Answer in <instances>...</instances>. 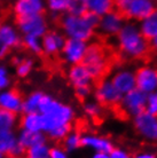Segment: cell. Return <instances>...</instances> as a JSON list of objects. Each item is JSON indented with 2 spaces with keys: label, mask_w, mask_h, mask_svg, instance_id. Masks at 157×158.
<instances>
[{
  "label": "cell",
  "mask_w": 157,
  "mask_h": 158,
  "mask_svg": "<svg viewBox=\"0 0 157 158\" xmlns=\"http://www.w3.org/2000/svg\"><path fill=\"white\" fill-rule=\"evenodd\" d=\"M82 64L90 72L93 80H100L101 78H103L109 67V61H108V56L104 48L100 46L99 44L88 45Z\"/></svg>",
  "instance_id": "obj_4"
},
{
  "label": "cell",
  "mask_w": 157,
  "mask_h": 158,
  "mask_svg": "<svg viewBox=\"0 0 157 158\" xmlns=\"http://www.w3.org/2000/svg\"><path fill=\"white\" fill-rule=\"evenodd\" d=\"M22 35L11 23H1L0 25V46L9 49L22 46Z\"/></svg>",
  "instance_id": "obj_19"
},
{
  "label": "cell",
  "mask_w": 157,
  "mask_h": 158,
  "mask_svg": "<svg viewBox=\"0 0 157 158\" xmlns=\"http://www.w3.org/2000/svg\"><path fill=\"white\" fill-rule=\"evenodd\" d=\"M44 116L40 112L23 114L20 119L21 130L30 132H43L44 133Z\"/></svg>",
  "instance_id": "obj_22"
},
{
  "label": "cell",
  "mask_w": 157,
  "mask_h": 158,
  "mask_svg": "<svg viewBox=\"0 0 157 158\" xmlns=\"http://www.w3.org/2000/svg\"><path fill=\"white\" fill-rule=\"evenodd\" d=\"M6 158H24V157H15V156H7Z\"/></svg>",
  "instance_id": "obj_45"
},
{
  "label": "cell",
  "mask_w": 157,
  "mask_h": 158,
  "mask_svg": "<svg viewBox=\"0 0 157 158\" xmlns=\"http://www.w3.org/2000/svg\"><path fill=\"white\" fill-rule=\"evenodd\" d=\"M22 46L35 55L43 54L41 38H38V37L35 36H23L22 37Z\"/></svg>",
  "instance_id": "obj_31"
},
{
  "label": "cell",
  "mask_w": 157,
  "mask_h": 158,
  "mask_svg": "<svg viewBox=\"0 0 157 158\" xmlns=\"http://www.w3.org/2000/svg\"><path fill=\"white\" fill-rule=\"evenodd\" d=\"M35 67V61L30 57H23L20 63L15 65L16 76L20 78H27L33 70Z\"/></svg>",
  "instance_id": "obj_32"
},
{
  "label": "cell",
  "mask_w": 157,
  "mask_h": 158,
  "mask_svg": "<svg viewBox=\"0 0 157 158\" xmlns=\"http://www.w3.org/2000/svg\"><path fill=\"white\" fill-rule=\"evenodd\" d=\"M116 37L118 48L126 59H142L150 49L149 41L142 36L138 24L133 21L125 22Z\"/></svg>",
  "instance_id": "obj_2"
},
{
  "label": "cell",
  "mask_w": 157,
  "mask_h": 158,
  "mask_svg": "<svg viewBox=\"0 0 157 158\" xmlns=\"http://www.w3.org/2000/svg\"><path fill=\"white\" fill-rule=\"evenodd\" d=\"M153 1H156V2H157V0H153Z\"/></svg>",
  "instance_id": "obj_49"
},
{
  "label": "cell",
  "mask_w": 157,
  "mask_h": 158,
  "mask_svg": "<svg viewBox=\"0 0 157 158\" xmlns=\"http://www.w3.org/2000/svg\"><path fill=\"white\" fill-rule=\"evenodd\" d=\"M0 158H6V156H5V155H2L1 152H0Z\"/></svg>",
  "instance_id": "obj_46"
},
{
  "label": "cell",
  "mask_w": 157,
  "mask_h": 158,
  "mask_svg": "<svg viewBox=\"0 0 157 158\" xmlns=\"http://www.w3.org/2000/svg\"><path fill=\"white\" fill-rule=\"evenodd\" d=\"M82 147L90 149L93 152H107L109 154L114 149V142L108 136L95 133L82 134Z\"/></svg>",
  "instance_id": "obj_14"
},
{
  "label": "cell",
  "mask_w": 157,
  "mask_h": 158,
  "mask_svg": "<svg viewBox=\"0 0 157 158\" xmlns=\"http://www.w3.org/2000/svg\"><path fill=\"white\" fill-rule=\"evenodd\" d=\"M86 12L85 0H68L67 13L72 15H84Z\"/></svg>",
  "instance_id": "obj_34"
},
{
  "label": "cell",
  "mask_w": 157,
  "mask_h": 158,
  "mask_svg": "<svg viewBox=\"0 0 157 158\" xmlns=\"http://www.w3.org/2000/svg\"><path fill=\"white\" fill-rule=\"evenodd\" d=\"M23 96L17 89L7 88L0 91V108L19 115L22 112Z\"/></svg>",
  "instance_id": "obj_18"
},
{
  "label": "cell",
  "mask_w": 157,
  "mask_h": 158,
  "mask_svg": "<svg viewBox=\"0 0 157 158\" xmlns=\"http://www.w3.org/2000/svg\"><path fill=\"white\" fill-rule=\"evenodd\" d=\"M60 25L66 38L90 41L96 29L87 21L85 15H72L66 13L60 17Z\"/></svg>",
  "instance_id": "obj_3"
},
{
  "label": "cell",
  "mask_w": 157,
  "mask_h": 158,
  "mask_svg": "<svg viewBox=\"0 0 157 158\" xmlns=\"http://www.w3.org/2000/svg\"><path fill=\"white\" fill-rule=\"evenodd\" d=\"M84 114L91 119H99L103 115V107L96 100H85L83 104Z\"/></svg>",
  "instance_id": "obj_27"
},
{
  "label": "cell",
  "mask_w": 157,
  "mask_h": 158,
  "mask_svg": "<svg viewBox=\"0 0 157 158\" xmlns=\"http://www.w3.org/2000/svg\"><path fill=\"white\" fill-rule=\"evenodd\" d=\"M94 100H96L102 107L114 108L119 106L123 94L115 87L110 78H101L94 88Z\"/></svg>",
  "instance_id": "obj_5"
},
{
  "label": "cell",
  "mask_w": 157,
  "mask_h": 158,
  "mask_svg": "<svg viewBox=\"0 0 157 158\" xmlns=\"http://www.w3.org/2000/svg\"><path fill=\"white\" fill-rule=\"evenodd\" d=\"M93 93V88L92 86H82L75 88V94L77 96V99L85 101V100L90 99L91 94Z\"/></svg>",
  "instance_id": "obj_38"
},
{
  "label": "cell",
  "mask_w": 157,
  "mask_h": 158,
  "mask_svg": "<svg viewBox=\"0 0 157 158\" xmlns=\"http://www.w3.org/2000/svg\"><path fill=\"white\" fill-rule=\"evenodd\" d=\"M46 8L51 12L53 19L60 20L61 15L66 14L68 9V0H45Z\"/></svg>",
  "instance_id": "obj_29"
},
{
  "label": "cell",
  "mask_w": 157,
  "mask_h": 158,
  "mask_svg": "<svg viewBox=\"0 0 157 158\" xmlns=\"http://www.w3.org/2000/svg\"><path fill=\"white\" fill-rule=\"evenodd\" d=\"M0 25H1V20H0Z\"/></svg>",
  "instance_id": "obj_48"
},
{
  "label": "cell",
  "mask_w": 157,
  "mask_h": 158,
  "mask_svg": "<svg viewBox=\"0 0 157 158\" xmlns=\"http://www.w3.org/2000/svg\"><path fill=\"white\" fill-rule=\"evenodd\" d=\"M86 10L93 13L95 15L100 16L104 15L107 13L115 9L114 0H85Z\"/></svg>",
  "instance_id": "obj_24"
},
{
  "label": "cell",
  "mask_w": 157,
  "mask_h": 158,
  "mask_svg": "<svg viewBox=\"0 0 157 158\" xmlns=\"http://www.w3.org/2000/svg\"><path fill=\"white\" fill-rule=\"evenodd\" d=\"M149 47H150V49L157 52V36H155L153 39L149 40Z\"/></svg>",
  "instance_id": "obj_44"
},
{
  "label": "cell",
  "mask_w": 157,
  "mask_h": 158,
  "mask_svg": "<svg viewBox=\"0 0 157 158\" xmlns=\"http://www.w3.org/2000/svg\"><path fill=\"white\" fill-rule=\"evenodd\" d=\"M66 39L67 38L62 32L56 31V30H48L41 37L43 54H45L46 56L59 55L64 46Z\"/></svg>",
  "instance_id": "obj_15"
},
{
  "label": "cell",
  "mask_w": 157,
  "mask_h": 158,
  "mask_svg": "<svg viewBox=\"0 0 157 158\" xmlns=\"http://www.w3.org/2000/svg\"><path fill=\"white\" fill-rule=\"evenodd\" d=\"M0 1H1V2H2V1H7V0H0Z\"/></svg>",
  "instance_id": "obj_47"
},
{
  "label": "cell",
  "mask_w": 157,
  "mask_h": 158,
  "mask_svg": "<svg viewBox=\"0 0 157 158\" xmlns=\"http://www.w3.org/2000/svg\"><path fill=\"white\" fill-rule=\"evenodd\" d=\"M109 156L110 158H133V156L127 150L123 148H116V147H114V149L109 152Z\"/></svg>",
  "instance_id": "obj_39"
},
{
  "label": "cell",
  "mask_w": 157,
  "mask_h": 158,
  "mask_svg": "<svg viewBox=\"0 0 157 158\" xmlns=\"http://www.w3.org/2000/svg\"><path fill=\"white\" fill-rule=\"evenodd\" d=\"M0 152L7 156L23 157L25 149L17 142V135L14 131H0Z\"/></svg>",
  "instance_id": "obj_17"
},
{
  "label": "cell",
  "mask_w": 157,
  "mask_h": 158,
  "mask_svg": "<svg viewBox=\"0 0 157 158\" xmlns=\"http://www.w3.org/2000/svg\"><path fill=\"white\" fill-rule=\"evenodd\" d=\"M17 125V115L0 108V131H14Z\"/></svg>",
  "instance_id": "obj_28"
},
{
  "label": "cell",
  "mask_w": 157,
  "mask_h": 158,
  "mask_svg": "<svg viewBox=\"0 0 157 158\" xmlns=\"http://www.w3.org/2000/svg\"><path fill=\"white\" fill-rule=\"evenodd\" d=\"M114 1H115V7L117 8L116 10H118V12L122 14L125 10L126 6L129 5V2H130L131 0H114Z\"/></svg>",
  "instance_id": "obj_40"
},
{
  "label": "cell",
  "mask_w": 157,
  "mask_h": 158,
  "mask_svg": "<svg viewBox=\"0 0 157 158\" xmlns=\"http://www.w3.org/2000/svg\"><path fill=\"white\" fill-rule=\"evenodd\" d=\"M133 158H157L156 155L150 152V151H141V152H138L133 156Z\"/></svg>",
  "instance_id": "obj_41"
},
{
  "label": "cell",
  "mask_w": 157,
  "mask_h": 158,
  "mask_svg": "<svg viewBox=\"0 0 157 158\" xmlns=\"http://www.w3.org/2000/svg\"><path fill=\"white\" fill-rule=\"evenodd\" d=\"M110 80L115 87L121 92V94H126L137 88L135 72L129 68H121L112 73Z\"/></svg>",
  "instance_id": "obj_16"
},
{
  "label": "cell",
  "mask_w": 157,
  "mask_h": 158,
  "mask_svg": "<svg viewBox=\"0 0 157 158\" xmlns=\"http://www.w3.org/2000/svg\"><path fill=\"white\" fill-rule=\"evenodd\" d=\"M48 158H70L68 152L62 146H52L49 149V157Z\"/></svg>",
  "instance_id": "obj_37"
},
{
  "label": "cell",
  "mask_w": 157,
  "mask_h": 158,
  "mask_svg": "<svg viewBox=\"0 0 157 158\" xmlns=\"http://www.w3.org/2000/svg\"><path fill=\"white\" fill-rule=\"evenodd\" d=\"M145 111L149 112L151 115L157 116V91L151 94L147 95V102H146Z\"/></svg>",
  "instance_id": "obj_35"
},
{
  "label": "cell",
  "mask_w": 157,
  "mask_h": 158,
  "mask_svg": "<svg viewBox=\"0 0 157 158\" xmlns=\"http://www.w3.org/2000/svg\"><path fill=\"white\" fill-rule=\"evenodd\" d=\"M11 86V78L8 76V70L5 65H0V91L7 89Z\"/></svg>",
  "instance_id": "obj_36"
},
{
  "label": "cell",
  "mask_w": 157,
  "mask_h": 158,
  "mask_svg": "<svg viewBox=\"0 0 157 158\" xmlns=\"http://www.w3.org/2000/svg\"><path fill=\"white\" fill-rule=\"evenodd\" d=\"M138 27H139L141 35L148 41L153 39L155 36H157V9L150 13L149 15L146 16L141 21H139Z\"/></svg>",
  "instance_id": "obj_23"
},
{
  "label": "cell",
  "mask_w": 157,
  "mask_h": 158,
  "mask_svg": "<svg viewBox=\"0 0 157 158\" xmlns=\"http://www.w3.org/2000/svg\"><path fill=\"white\" fill-rule=\"evenodd\" d=\"M156 9V1H153V0H131L122 14L127 20L139 22Z\"/></svg>",
  "instance_id": "obj_11"
},
{
  "label": "cell",
  "mask_w": 157,
  "mask_h": 158,
  "mask_svg": "<svg viewBox=\"0 0 157 158\" xmlns=\"http://www.w3.org/2000/svg\"><path fill=\"white\" fill-rule=\"evenodd\" d=\"M72 130V125H62V126H57L53 128L52 131H49L47 134V138L53 140V141H62L63 139L66 138V135Z\"/></svg>",
  "instance_id": "obj_33"
},
{
  "label": "cell",
  "mask_w": 157,
  "mask_h": 158,
  "mask_svg": "<svg viewBox=\"0 0 157 158\" xmlns=\"http://www.w3.org/2000/svg\"><path fill=\"white\" fill-rule=\"evenodd\" d=\"M51 146L47 142L36 144L33 147L28 148L24 152V158H48L49 157Z\"/></svg>",
  "instance_id": "obj_30"
},
{
  "label": "cell",
  "mask_w": 157,
  "mask_h": 158,
  "mask_svg": "<svg viewBox=\"0 0 157 158\" xmlns=\"http://www.w3.org/2000/svg\"><path fill=\"white\" fill-rule=\"evenodd\" d=\"M0 4H1V1H0Z\"/></svg>",
  "instance_id": "obj_50"
},
{
  "label": "cell",
  "mask_w": 157,
  "mask_h": 158,
  "mask_svg": "<svg viewBox=\"0 0 157 158\" xmlns=\"http://www.w3.org/2000/svg\"><path fill=\"white\" fill-rule=\"evenodd\" d=\"M90 158H110V156L107 152H93Z\"/></svg>",
  "instance_id": "obj_43"
},
{
  "label": "cell",
  "mask_w": 157,
  "mask_h": 158,
  "mask_svg": "<svg viewBox=\"0 0 157 158\" xmlns=\"http://www.w3.org/2000/svg\"><path fill=\"white\" fill-rule=\"evenodd\" d=\"M11 49L7 47H4V46H0V59H5L7 57L8 54H9Z\"/></svg>",
  "instance_id": "obj_42"
},
{
  "label": "cell",
  "mask_w": 157,
  "mask_h": 158,
  "mask_svg": "<svg viewBox=\"0 0 157 158\" xmlns=\"http://www.w3.org/2000/svg\"><path fill=\"white\" fill-rule=\"evenodd\" d=\"M87 47H88L87 41L67 38L60 54H61V57L64 61V63H67L68 65L80 64L85 57Z\"/></svg>",
  "instance_id": "obj_9"
},
{
  "label": "cell",
  "mask_w": 157,
  "mask_h": 158,
  "mask_svg": "<svg viewBox=\"0 0 157 158\" xmlns=\"http://www.w3.org/2000/svg\"><path fill=\"white\" fill-rule=\"evenodd\" d=\"M17 142L27 150L28 148L36 144L47 142V135L43 132H30V131L21 130L17 134Z\"/></svg>",
  "instance_id": "obj_21"
},
{
  "label": "cell",
  "mask_w": 157,
  "mask_h": 158,
  "mask_svg": "<svg viewBox=\"0 0 157 158\" xmlns=\"http://www.w3.org/2000/svg\"><path fill=\"white\" fill-rule=\"evenodd\" d=\"M44 116V133L62 125H72L75 120V109L48 94H44L39 106V111Z\"/></svg>",
  "instance_id": "obj_1"
},
{
  "label": "cell",
  "mask_w": 157,
  "mask_h": 158,
  "mask_svg": "<svg viewBox=\"0 0 157 158\" xmlns=\"http://www.w3.org/2000/svg\"><path fill=\"white\" fill-rule=\"evenodd\" d=\"M45 9H46L45 0H14L13 1V13L16 19L44 14Z\"/></svg>",
  "instance_id": "obj_13"
},
{
  "label": "cell",
  "mask_w": 157,
  "mask_h": 158,
  "mask_svg": "<svg viewBox=\"0 0 157 158\" xmlns=\"http://www.w3.org/2000/svg\"><path fill=\"white\" fill-rule=\"evenodd\" d=\"M16 29L22 36H35L38 38L48 31V22L44 14L16 19Z\"/></svg>",
  "instance_id": "obj_6"
},
{
  "label": "cell",
  "mask_w": 157,
  "mask_h": 158,
  "mask_svg": "<svg viewBox=\"0 0 157 158\" xmlns=\"http://www.w3.org/2000/svg\"><path fill=\"white\" fill-rule=\"evenodd\" d=\"M125 17L118 10H111L100 16L98 24L99 32L104 37H116L125 23Z\"/></svg>",
  "instance_id": "obj_10"
},
{
  "label": "cell",
  "mask_w": 157,
  "mask_h": 158,
  "mask_svg": "<svg viewBox=\"0 0 157 158\" xmlns=\"http://www.w3.org/2000/svg\"><path fill=\"white\" fill-rule=\"evenodd\" d=\"M45 93L40 91H35L25 96L22 102V112L21 114H32V112H38L39 106L41 102V99Z\"/></svg>",
  "instance_id": "obj_25"
},
{
  "label": "cell",
  "mask_w": 157,
  "mask_h": 158,
  "mask_svg": "<svg viewBox=\"0 0 157 158\" xmlns=\"http://www.w3.org/2000/svg\"><path fill=\"white\" fill-rule=\"evenodd\" d=\"M67 77L74 88L82 86H92V84L94 81L90 72L87 71V69L82 63L70 65V68L68 69Z\"/></svg>",
  "instance_id": "obj_20"
},
{
  "label": "cell",
  "mask_w": 157,
  "mask_h": 158,
  "mask_svg": "<svg viewBox=\"0 0 157 158\" xmlns=\"http://www.w3.org/2000/svg\"><path fill=\"white\" fill-rule=\"evenodd\" d=\"M62 147L68 152L77 151L82 147V133L79 131L71 130L62 140Z\"/></svg>",
  "instance_id": "obj_26"
},
{
  "label": "cell",
  "mask_w": 157,
  "mask_h": 158,
  "mask_svg": "<svg viewBox=\"0 0 157 158\" xmlns=\"http://www.w3.org/2000/svg\"><path fill=\"white\" fill-rule=\"evenodd\" d=\"M146 102H147V94L135 88L126 94H123L122 100L119 102V108L124 115L133 118L140 112L145 111Z\"/></svg>",
  "instance_id": "obj_8"
},
{
  "label": "cell",
  "mask_w": 157,
  "mask_h": 158,
  "mask_svg": "<svg viewBox=\"0 0 157 158\" xmlns=\"http://www.w3.org/2000/svg\"><path fill=\"white\" fill-rule=\"evenodd\" d=\"M133 126L138 134L149 142H157V116L142 111L133 117Z\"/></svg>",
  "instance_id": "obj_7"
},
{
  "label": "cell",
  "mask_w": 157,
  "mask_h": 158,
  "mask_svg": "<svg viewBox=\"0 0 157 158\" xmlns=\"http://www.w3.org/2000/svg\"><path fill=\"white\" fill-rule=\"evenodd\" d=\"M137 88L145 94L157 91V69L153 65H142L135 71Z\"/></svg>",
  "instance_id": "obj_12"
}]
</instances>
